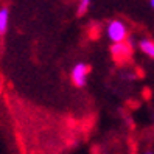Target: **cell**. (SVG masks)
Masks as SVG:
<instances>
[{
	"label": "cell",
	"instance_id": "obj_1",
	"mask_svg": "<svg viewBox=\"0 0 154 154\" xmlns=\"http://www.w3.org/2000/svg\"><path fill=\"white\" fill-rule=\"evenodd\" d=\"M106 36L112 44L123 42L129 38V30L123 20L114 19L111 22H107V25H106Z\"/></svg>",
	"mask_w": 154,
	"mask_h": 154
},
{
	"label": "cell",
	"instance_id": "obj_2",
	"mask_svg": "<svg viewBox=\"0 0 154 154\" xmlns=\"http://www.w3.org/2000/svg\"><path fill=\"white\" fill-rule=\"evenodd\" d=\"M89 73H90V66L86 62H76V64L72 67L70 72V79L73 86H76L78 89H83L87 84L89 79Z\"/></svg>",
	"mask_w": 154,
	"mask_h": 154
},
{
	"label": "cell",
	"instance_id": "obj_3",
	"mask_svg": "<svg viewBox=\"0 0 154 154\" xmlns=\"http://www.w3.org/2000/svg\"><path fill=\"white\" fill-rule=\"evenodd\" d=\"M111 53H112V58L119 62H126L128 59H131L132 56V42L128 38L123 42H117L112 44L111 47Z\"/></svg>",
	"mask_w": 154,
	"mask_h": 154
},
{
	"label": "cell",
	"instance_id": "obj_4",
	"mask_svg": "<svg viewBox=\"0 0 154 154\" xmlns=\"http://www.w3.org/2000/svg\"><path fill=\"white\" fill-rule=\"evenodd\" d=\"M10 28V10L6 6L0 8V36H5Z\"/></svg>",
	"mask_w": 154,
	"mask_h": 154
},
{
	"label": "cell",
	"instance_id": "obj_5",
	"mask_svg": "<svg viewBox=\"0 0 154 154\" xmlns=\"http://www.w3.org/2000/svg\"><path fill=\"white\" fill-rule=\"evenodd\" d=\"M139 48L143 55H146L148 58L154 59V39H140L139 42Z\"/></svg>",
	"mask_w": 154,
	"mask_h": 154
},
{
	"label": "cell",
	"instance_id": "obj_6",
	"mask_svg": "<svg viewBox=\"0 0 154 154\" xmlns=\"http://www.w3.org/2000/svg\"><path fill=\"white\" fill-rule=\"evenodd\" d=\"M90 6H92V0H78L76 3V16L78 17H83L89 13Z\"/></svg>",
	"mask_w": 154,
	"mask_h": 154
},
{
	"label": "cell",
	"instance_id": "obj_7",
	"mask_svg": "<svg viewBox=\"0 0 154 154\" xmlns=\"http://www.w3.org/2000/svg\"><path fill=\"white\" fill-rule=\"evenodd\" d=\"M149 5H151V8L154 10V0H149Z\"/></svg>",
	"mask_w": 154,
	"mask_h": 154
},
{
	"label": "cell",
	"instance_id": "obj_8",
	"mask_svg": "<svg viewBox=\"0 0 154 154\" xmlns=\"http://www.w3.org/2000/svg\"><path fill=\"white\" fill-rule=\"evenodd\" d=\"M143 154H154V152H152V151H145Z\"/></svg>",
	"mask_w": 154,
	"mask_h": 154
}]
</instances>
